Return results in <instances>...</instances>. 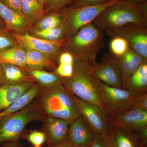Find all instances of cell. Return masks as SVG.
Instances as JSON below:
<instances>
[{
  "mask_svg": "<svg viewBox=\"0 0 147 147\" xmlns=\"http://www.w3.org/2000/svg\"><path fill=\"white\" fill-rule=\"evenodd\" d=\"M0 18L9 29L23 34L30 26V23L23 14L9 7L0 1Z\"/></svg>",
  "mask_w": 147,
  "mask_h": 147,
  "instance_id": "e0dca14e",
  "label": "cell"
},
{
  "mask_svg": "<svg viewBox=\"0 0 147 147\" xmlns=\"http://www.w3.org/2000/svg\"><path fill=\"white\" fill-rule=\"evenodd\" d=\"M101 98L108 119L131 109L136 96L125 89L109 86L101 82Z\"/></svg>",
  "mask_w": 147,
  "mask_h": 147,
  "instance_id": "52a82bcc",
  "label": "cell"
},
{
  "mask_svg": "<svg viewBox=\"0 0 147 147\" xmlns=\"http://www.w3.org/2000/svg\"><path fill=\"white\" fill-rule=\"evenodd\" d=\"M12 35L20 45L28 50L51 55L54 57L59 54L67 40L65 38L55 41L47 40L35 37L28 33L20 34L15 33L12 34Z\"/></svg>",
  "mask_w": 147,
  "mask_h": 147,
  "instance_id": "4fadbf2b",
  "label": "cell"
},
{
  "mask_svg": "<svg viewBox=\"0 0 147 147\" xmlns=\"http://www.w3.org/2000/svg\"><path fill=\"white\" fill-rule=\"evenodd\" d=\"M72 145L68 139H67L59 144L52 146H48V147H72Z\"/></svg>",
  "mask_w": 147,
  "mask_h": 147,
  "instance_id": "f35d334b",
  "label": "cell"
},
{
  "mask_svg": "<svg viewBox=\"0 0 147 147\" xmlns=\"http://www.w3.org/2000/svg\"><path fill=\"white\" fill-rule=\"evenodd\" d=\"M34 81H26L18 84L4 83L0 85V112L18 100L32 88Z\"/></svg>",
  "mask_w": 147,
  "mask_h": 147,
  "instance_id": "2e32d148",
  "label": "cell"
},
{
  "mask_svg": "<svg viewBox=\"0 0 147 147\" xmlns=\"http://www.w3.org/2000/svg\"><path fill=\"white\" fill-rule=\"evenodd\" d=\"M92 73L99 81L109 86L123 88L120 70L114 56L107 55L101 63L90 64Z\"/></svg>",
  "mask_w": 147,
  "mask_h": 147,
  "instance_id": "8fae6325",
  "label": "cell"
},
{
  "mask_svg": "<svg viewBox=\"0 0 147 147\" xmlns=\"http://www.w3.org/2000/svg\"><path fill=\"white\" fill-rule=\"evenodd\" d=\"M102 137L105 147H147V142L139 134L119 128L109 121Z\"/></svg>",
  "mask_w": 147,
  "mask_h": 147,
  "instance_id": "30bf717a",
  "label": "cell"
},
{
  "mask_svg": "<svg viewBox=\"0 0 147 147\" xmlns=\"http://www.w3.org/2000/svg\"><path fill=\"white\" fill-rule=\"evenodd\" d=\"M2 147H21V144L19 141H9L3 143Z\"/></svg>",
  "mask_w": 147,
  "mask_h": 147,
  "instance_id": "74e56055",
  "label": "cell"
},
{
  "mask_svg": "<svg viewBox=\"0 0 147 147\" xmlns=\"http://www.w3.org/2000/svg\"><path fill=\"white\" fill-rule=\"evenodd\" d=\"M72 95L81 115L89 125L94 134L102 137L109 121L105 111L97 105L82 100L74 95Z\"/></svg>",
  "mask_w": 147,
  "mask_h": 147,
  "instance_id": "7c38bea8",
  "label": "cell"
},
{
  "mask_svg": "<svg viewBox=\"0 0 147 147\" xmlns=\"http://www.w3.org/2000/svg\"><path fill=\"white\" fill-rule=\"evenodd\" d=\"M92 23L102 32L129 24L147 27V16L138 5L129 3L125 0H116L102 11Z\"/></svg>",
  "mask_w": 147,
  "mask_h": 147,
  "instance_id": "3957f363",
  "label": "cell"
},
{
  "mask_svg": "<svg viewBox=\"0 0 147 147\" xmlns=\"http://www.w3.org/2000/svg\"><path fill=\"white\" fill-rule=\"evenodd\" d=\"M36 34L47 40H55L64 39L63 38L65 34V28L63 24L55 28L38 30L36 32Z\"/></svg>",
  "mask_w": 147,
  "mask_h": 147,
  "instance_id": "4316f807",
  "label": "cell"
},
{
  "mask_svg": "<svg viewBox=\"0 0 147 147\" xmlns=\"http://www.w3.org/2000/svg\"><path fill=\"white\" fill-rule=\"evenodd\" d=\"M62 85L71 94L105 112L101 98V82L92 72L90 64L75 60L73 75L62 78Z\"/></svg>",
  "mask_w": 147,
  "mask_h": 147,
  "instance_id": "6da1fadb",
  "label": "cell"
},
{
  "mask_svg": "<svg viewBox=\"0 0 147 147\" xmlns=\"http://www.w3.org/2000/svg\"><path fill=\"white\" fill-rule=\"evenodd\" d=\"M37 1H38L44 4H45V3H46V0H37Z\"/></svg>",
  "mask_w": 147,
  "mask_h": 147,
  "instance_id": "7bdbcfd3",
  "label": "cell"
},
{
  "mask_svg": "<svg viewBox=\"0 0 147 147\" xmlns=\"http://www.w3.org/2000/svg\"><path fill=\"white\" fill-rule=\"evenodd\" d=\"M116 1L112 0L109 2L97 5L69 9L67 11H63L65 34H68L71 38L84 26L92 23L102 11Z\"/></svg>",
  "mask_w": 147,
  "mask_h": 147,
  "instance_id": "8992f818",
  "label": "cell"
},
{
  "mask_svg": "<svg viewBox=\"0 0 147 147\" xmlns=\"http://www.w3.org/2000/svg\"><path fill=\"white\" fill-rule=\"evenodd\" d=\"M73 0H46L47 10L61 11L67 5H70ZM44 4V5H45Z\"/></svg>",
  "mask_w": 147,
  "mask_h": 147,
  "instance_id": "1f68e13d",
  "label": "cell"
},
{
  "mask_svg": "<svg viewBox=\"0 0 147 147\" xmlns=\"http://www.w3.org/2000/svg\"><path fill=\"white\" fill-rule=\"evenodd\" d=\"M24 138L32 146H41L46 142V135L42 131L30 130L28 134H25Z\"/></svg>",
  "mask_w": 147,
  "mask_h": 147,
  "instance_id": "f546056e",
  "label": "cell"
},
{
  "mask_svg": "<svg viewBox=\"0 0 147 147\" xmlns=\"http://www.w3.org/2000/svg\"><path fill=\"white\" fill-rule=\"evenodd\" d=\"M113 38L120 37L125 40L129 48L147 60V27L138 24H129L108 29L105 31Z\"/></svg>",
  "mask_w": 147,
  "mask_h": 147,
  "instance_id": "ba28073f",
  "label": "cell"
},
{
  "mask_svg": "<svg viewBox=\"0 0 147 147\" xmlns=\"http://www.w3.org/2000/svg\"><path fill=\"white\" fill-rule=\"evenodd\" d=\"M127 2L131 3V4L137 5L140 3L147 1V0H125Z\"/></svg>",
  "mask_w": 147,
  "mask_h": 147,
  "instance_id": "ab89813d",
  "label": "cell"
},
{
  "mask_svg": "<svg viewBox=\"0 0 147 147\" xmlns=\"http://www.w3.org/2000/svg\"><path fill=\"white\" fill-rule=\"evenodd\" d=\"M109 121L119 128L139 134L147 142V111L128 109L109 119Z\"/></svg>",
  "mask_w": 147,
  "mask_h": 147,
  "instance_id": "9c48e42d",
  "label": "cell"
},
{
  "mask_svg": "<svg viewBox=\"0 0 147 147\" xmlns=\"http://www.w3.org/2000/svg\"><path fill=\"white\" fill-rule=\"evenodd\" d=\"M0 1L9 7L23 14L21 10L22 0H0Z\"/></svg>",
  "mask_w": 147,
  "mask_h": 147,
  "instance_id": "d590c367",
  "label": "cell"
},
{
  "mask_svg": "<svg viewBox=\"0 0 147 147\" xmlns=\"http://www.w3.org/2000/svg\"><path fill=\"white\" fill-rule=\"evenodd\" d=\"M112 0H73L69 9H74L86 6L97 5L109 2Z\"/></svg>",
  "mask_w": 147,
  "mask_h": 147,
  "instance_id": "d6a6232c",
  "label": "cell"
},
{
  "mask_svg": "<svg viewBox=\"0 0 147 147\" xmlns=\"http://www.w3.org/2000/svg\"><path fill=\"white\" fill-rule=\"evenodd\" d=\"M35 100L47 117L70 121L82 116L73 95L62 85L43 89Z\"/></svg>",
  "mask_w": 147,
  "mask_h": 147,
  "instance_id": "7a4b0ae2",
  "label": "cell"
},
{
  "mask_svg": "<svg viewBox=\"0 0 147 147\" xmlns=\"http://www.w3.org/2000/svg\"><path fill=\"white\" fill-rule=\"evenodd\" d=\"M34 81L43 89L62 85V78L55 73L39 69H26Z\"/></svg>",
  "mask_w": 147,
  "mask_h": 147,
  "instance_id": "7402d4cb",
  "label": "cell"
},
{
  "mask_svg": "<svg viewBox=\"0 0 147 147\" xmlns=\"http://www.w3.org/2000/svg\"><path fill=\"white\" fill-rule=\"evenodd\" d=\"M125 55L131 64L133 72L143 64L147 63V60L130 48Z\"/></svg>",
  "mask_w": 147,
  "mask_h": 147,
  "instance_id": "4dcf8cb0",
  "label": "cell"
},
{
  "mask_svg": "<svg viewBox=\"0 0 147 147\" xmlns=\"http://www.w3.org/2000/svg\"><path fill=\"white\" fill-rule=\"evenodd\" d=\"M113 56L120 70L123 85L125 80L133 73L131 64L125 55L120 57Z\"/></svg>",
  "mask_w": 147,
  "mask_h": 147,
  "instance_id": "f1b7e54d",
  "label": "cell"
},
{
  "mask_svg": "<svg viewBox=\"0 0 147 147\" xmlns=\"http://www.w3.org/2000/svg\"><path fill=\"white\" fill-rule=\"evenodd\" d=\"M43 89L38 84L34 86L22 96L5 110L0 112V121L8 116L20 111L34 100Z\"/></svg>",
  "mask_w": 147,
  "mask_h": 147,
  "instance_id": "d6986e66",
  "label": "cell"
},
{
  "mask_svg": "<svg viewBox=\"0 0 147 147\" xmlns=\"http://www.w3.org/2000/svg\"><path fill=\"white\" fill-rule=\"evenodd\" d=\"M6 28V26L3 21L0 18V29H3Z\"/></svg>",
  "mask_w": 147,
  "mask_h": 147,
  "instance_id": "b9f144b4",
  "label": "cell"
},
{
  "mask_svg": "<svg viewBox=\"0 0 147 147\" xmlns=\"http://www.w3.org/2000/svg\"><path fill=\"white\" fill-rule=\"evenodd\" d=\"M6 28L0 29V50L13 47V41L7 34Z\"/></svg>",
  "mask_w": 147,
  "mask_h": 147,
  "instance_id": "836d02e7",
  "label": "cell"
},
{
  "mask_svg": "<svg viewBox=\"0 0 147 147\" xmlns=\"http://www.w3.org/2000/svg\"><path fill=\"white\" fill-rule=\"evenodd\" d=\"M4 81L2 69L1 65L0 63V85L4 84Z\"/></svg>",
  "mask_w": 147,
  "mask_h": 147,
  "instance_id": "60d3db41",
  "label": "cell"
},
{
  "mask_svg": "<svg viewBox=\"0 0 147 147\" xmlns=\"http://www.w3.org/2000/svg\"><path fill=\"white\" fill-rule=\"evenodd\" d=\"M1 65L4 83L18 84L26 81H34L26 69L10 64L3 63Z\"/></svg>",
  "mask_w": 147,
  "mask_h": 147,
  "instance_id": "ffe728a7",
  "label": "cell"
},
{
  "mask_svg": "<svg viewBox=\"0 0 147 147\" xmlns=\"http://www.w3.org/2000/svg\"><path fill=\"white\" fill-rule=\"evenodd\" d=\"M74 57L69 52L65 51L59 57V64L54 73L62 78H68L73 75L74 70Z\"/></svg>",
  "mask_w": 147,
  "mask_h": 147,
  "instance_id": "d4e9b609",
  "label": "cell"
},
{
  "mask_svg": "<svg viewBox=\"0 0 147 147\" xmlns=\"http://www.w3.org/2000/svg\"><path fill=\"white\" fill-rule=\"evenodd\" d=\"M123 87L135 96L147 93V63L139 67L125 80Z\"/></svg>",
  "mask_w": 147,
  "mask_h": 147,
  "instance_id": "ac0fdd59",
  "label": "cell"
},
{
  "mask_svg": "<svg viewBox=\"0 0 147 147\" xmlns=\"http://www.w3.org/2000/svg\"><path fill=\"white\" fill-rule=\"evenodd\" d=\"M21 10L30 24L40 21L45 12L44 4L37 0H22Z\"/></svg>",
  "mask_w": 147,
  "mask_h": 147,
  "instance_id": "44dd1931",
  "label": "cell"
},
{
  "mask_svg": "<svg viewBox=\"0 0 147 147\" xmlns=\"http://www.w3.org/2000/svg\"><path fill=\"white\" fill-rule=\"evenodd\" d=\"M30 147H41V146H32Z\"/></svg>",
  "mask_w": 147,
  "mask_h": 147,
  "instance_id": "ee69618b",
  "label": "cell"
},
{
  "mask_svg": "<svg viewBox=\"0 0 147 147\" xmlns=\"http://www.w3.org/2000/svg\"><path fill=\"white\" fill-rule=\"evenodd\" d=\"M42 122V131L46 135L48 146L57 144L67 139L69 121L45 116Z\"/></svg>",
  "mask_w": 147,
  "mask_h": 147,
  "instance_id": "9a60e30c",
  "label": "cell"
},
{
  "mask_svg": "<svg viewBox=\"0 0 147 147\" xmlns=\"http://www.w3.org/2000/svg\"><path fill=\"white\" fill-rule=\"evenodd\" d=\"M72 147H78L74 146H72Z\"/></svg>",
  "mask_w": 147,
  "mask_h": 147,
  "instance_id": "f6af8a7d",
  "label": "cell"
},
{
  "mask_svg": "<svg viewBox=\"0 0 147 147\" xmlns=\"http://www.w3.org/2000/svg\"><path fill=\"white\" fill-rule=\"evenodd\" d=\"M64 23L63 12L56 11L39 21L38 27L39 30H46L61 26Z\"/></svg>",
  "mask_w": 147,
  "mask_h": 147,
  "instance_id": "484cf974",
  "label": "cell"
},
{
  "mask_svg": "<svg viewBox=\"0 0 147 147\" xmlns=\"http://www.w3.org/2000/svg\"><path fill=\"white\" fill-rule=\"evenodd\" d=\"M110 47L112 55L115 57L124 55L129 49L126 40L120 37L113 38L110 42Z\"/></svg>",
  "mask_w": 147,
  "mask_h": 147,
  "instance_id": "83f0119b",
  "label": "cell"
},
{
  "mask_svg": "<svg viewBox=\"0 0 147 147\" xmlns=\"http://www.w3.org/2000/svg\"><path fill=\"white\" fill-rule=\"evenodd\" d=\"M26 63L27 69H41L45 67L56 69L57 66L43 53L32 50H28L26 53Z\"/></svg>",
  "mask_w": 147,
  "mask_h": 147,
  "instance_id": "cb8c5ba5",
  "label": "cell"
},
{
  "mask_svg": "<svg viewBox=\"0 0 147 147\" xmlns=\"http://www.w3.org/2000/svg\"><path fill=\"white\" fill-rule=\"evenodd\" d=\"M45 115L34 100L23 109L0 121V145L24 138L26 127L35 121H42Z\"/></svg>",
  "mask_w": 147,
  "mask_h": 147,
  "instance_id": "5b68a950",
  "label": "cell"
},
{
  "mask_svg": "<svg viewBox=\"0 0 147 147\" xmlns=\"http://www.w3.org/2000/svg\"><path fill=\"white\" fill-rule=\"evenodd\" d=\"M131 109L147 111V93L136 96Z\"/></svg>",
  "mask_w": 147,
  "mask_h": 147,
  "instance_id": "e575fe53",
  "label": "cell"
},
{
  "mask_svg": "<svg viewBox=\"0 0 147 147\" xmlns=\"http://www.w3.org/2000/svg\"><path fill=\"white\" fill-rule=\"evenodd\" d=\"M94 137V132L82 116L69 121L67 139L72 146L89 147Z\"/></svg>",
  "mask_w": 147,
  "mask_h": 147,
  "instance_id": "5bb4252c",
  "label": "cell"
},
{
  "mask_svg": "<svg viewBox=\"0 0 147 147\" xmlns=\"http://www.w3.org/2000/svg\"><path fill=\"white\" fill-rule=\"evenodd\" d=\"M66 44L74 59L89 64L96 62V56L105 46L103 32L92 23L84 26Z\"/></svg>",
  "mask_w": 147,
  "mask_h": 147,
  "instance_id": "277c9868",
  "label": "cell"
},
{
  "mask_svg": "<svg viewBox=\"0 0 147 147\" xmlns=\"http://www.w3.org/2000/svg\"><path fill=\"white\" fill-rule=\"evenodd\" d=\"M0 63L10 64L27 69L26 53L18 47L0 50Z\"/></svg>",
  "mask_w": 147,
  "mask_h": 147,
  "instance_id": "603a6c76",
  "label": "cell"
},
{
  "mask_svg": "<svg viewBox=\"0 0 147 147\" xmlns=\"http://www.w3.org/2000/svg\"><path fill=\"white\" fill-rule=\"evenodd\" d=\"M89 147H105L102 137L95 134L94 140Z\"/></svg>",
  "mask_w": 147,
  "mask_h": 147,
  "instance_id": "8d00e7d4",
  "label": "cell"
}]
</instances>
